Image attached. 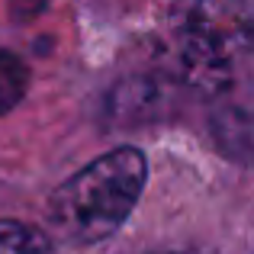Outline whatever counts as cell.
<instances>
[{
  "mask_svg": "<svg viewBox=\"0 0 254 254\" xmlns=\"http://www.w3.org/2000/svg\"><path fill=\"white\" fill-rule=\"evenodd\" d=\"M145 155L116 148L90 161L49 196V216L68 238L100 242L126 222L145 187Z\"/></svg>",
  "mask_w": 254,
  "mask_h": 254,
  "instance_id": "obj_1",
  "label": "cell"
},
{
  "mask_svg": "<svg viewBox=\"0 0 254 254\" xmlns=\"http://www.w3.org/2000/svg\"><path fill=\"white\" fill-rule=\"evenodd\" d=\"M177 55L193 81L222 84L254 49V19L245 0H177Z\"/></svg>",
  "mask_w": 254,
  "mask_h": 254,
  "instance_id": "obj_2",
  "label": "cell"
},
{
  "mask_svg": "<svg viewBox=\"0 0 254 254\" xmlns=\"http://www.w3.org/2000/svg\"><path fill=\"white\" fill-rule=\"evenodd\" d=\"M0 254H52L49 235L32 225L0 219Z\"/></svg>",
  "mask_w": 254,
  "mask_h": 254,
  "instance_id": "obj_3",
  "label": "cell"
},
{
  "mask_svg": "<svg viewBox=\"0 0 254 254\" xmlns=\"http://www.w3.org/2000/svg\"><path fill=\"white\" fill-rule=\"evenodd\" d=\"M26 87H29V71L10 52H0V116L10 113L19 100L26 97Z\"/></svg>",
  "mask_w": 254,
  "mask_h": 254,
  "instance_id": "obj_4",
  "label": "cell"
}]
</instances>
